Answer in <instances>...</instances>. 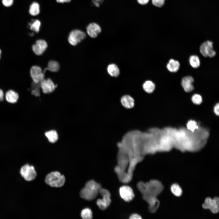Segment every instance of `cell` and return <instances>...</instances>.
Segmentation results:
<instances>
[{"label":"cell","mask_w":219,"mask_h":219,"mask_svg":"<svg viewBox=\"0 0 219 219\" xmlns=\"http://www.w3.org/2000/svg\"><path fill=\"white\" fill-rule=\"evenodd\" d=\"M137 187L143 194L144 198L156 197L163 189L162 186L160 182L154 180L146 183L139 182L137 184Z\"/></svg>","instance_id":"cell-1"},{"label":"cell","mask_w":219,"mask_h":219,"mask_svg":"<svg viewBox=\"0 0 219 219\" xmlns=\"http://www.w3.org/2000/svg\"><path fill=\"white\" fill-rule=\"evenodd\" d=\"M101 188L99 184L93 180H90L81 191L80 196L82 198L87 200H92L96 197Z\"/></svg>","instance_id":"cell-2"},{"label":"cell","mask_w":219,"mask_h":219,"mask_svg":"<svg viewBox=\"0 0 219 219\" xmlns=\"http://www.w3.org/2000/svg\"><path fill=\"white\" fill-rule=\"evenodd\" d=\"M20 173L22 177L27 181H31L34 180L37 175L34 167L28 164H26L21 167Z\"/></svg>","instance_id":"cell-3"},{"label":"cell","mask_w":219,"mask_h":219,"mask_svg":"<svg viewBox=\"0 0 219 219\" xmlns=\"http://www.w3.org/2000/svg\"><path fill=\"white\" fill-rule=\"evenodd\" d=\"M99 192L102 196L103 198L97 200L96 203L100 209L104 210L109 206L111 203L110 194L108 190L101 188L100 189Z\"/></svg>","instance_id":"cell-4"},{"label":"cell","mask_w":219,"mask_h":219,"mask_svg":"<svg viewBox=\"0 0 219 219\" xmlns=\"http://www.w3.org/2000/svg\"><path fill=\"white\" fill-rule=\"evenodd\" d=\"M86 36V35L83 31L75 29L70 32L68 37V41L70 44L75 46L84 40Z\"/></svg>","instance_id":"cell-5"},{"label":"cell","mask_w":219,"mask_h":219,"mask_svg":"<svg viewBox=\"0 0 219 219\" xmlns=\"http://www.w3.org/2000/svg\"><path fill=\"white\" fill-rule=\"evenodd\" d=\"M200 51L202 55L205 57L212 58L216 54L215 51L213 49V43L209 40L203 42L201 44Z\"/></svg>","instance_id":"cell-6"},{"label":"cell","mask_w":219,"mask_h":219,"mask_svg":"<svg viewBox=\"0 0 219 219\" xmlns=\"http://www.w3.org/2000/svg\"><path fill=\"white\" fill-rule=\"evenodd\" d=\"M30 75L33 82L38 84L44 79V75L41 68L38 66H32L30 70Z\"/></svg>","instance_id":"cell-7"},{"label":"cell","mask_w":219,"mask_h":219,"mask_svg":"<svg viewBox=\"0 0 219 219\" xmlns=\"http://www.w3.org/2000/svg\"><path fill=\"white\" fill-rule=\"evenodd\" d=\"M205 209H209L213 213H217L219 211V199L216 197L213 199L207 198L202 205Z\"/></svg>","instance_id":"cell-8"},{"label":"cell","mask_w":219,"mask_h":219,"mask_svg":"<svg viewBox=\"0 0 219 219\" xmlns=\"http://www.w3.org/2000/svg\"><path fill=\"white\" fill-rule=\"evenodd\" d=\"M119 193L121 197L126 202L132 200L134 195L132 188L127 186H123L119 189Z\"/></svg>","instance_id":"cell-9"},{"label":"cell","mask_w":219,"mask_h":219,"mask_svg":"<svg viewBox=\"0 0 219 219\" xmlns=\"http://www.w3.org/2000/svg\"><path fill=\"white\" fill-rule=\"evenodd\" d=\"M48 47L46 42L43 39L37 40L32 47V50L36 55L40 56L46 50Z\"/></svg>","instance_id":"cell-10"},{"label":"cell","mask_w":219,"mask_h":219,"mask_svg":"<svg viewBox=\"0 0 219 219\" xmlns=\"http://www.w3.org/2000/svg\"><path fill=\"white\" fill-rule=\"evenodd\" d=\"M40 88L44 94H49L53 92L56 88L52 80L49 78L44 79L40 83Z\"/></svg>","instance_id":"cell-11"},{"label":"cell","mask_w":219,"mask_h":219,"mask_svg":"<svg viewBox=\"0 0 219 219\" xmlns=\"http://www.w3.org/2000/svg\"><path fill=\"white\" fill-rule=\"evenodd\" d=\"M194 82V79L192 76H186L182 78L181 85L186 92H189L194 89V88L193 85Z\"/></svg>","instance_id":"cell-12"},{"label":"cell","mask_w":219,"mask_h":219,"mask_svg":"<svg viewBox=\"0 0 219 219\" xmlns=\"http://www.w3.org/2000/svg\"><path fill=\"white\" fill-rule=\"evenodd\" d=\"M86 31L90 37L95 38L101 32V29L98 24L95 23H92L87 26Z\"/></svg>","instance_id":"cell-13"},{"label":"cell","mask_w":219,"mask_h":219,"mask_svg":"<svg viewBox=\"0 0 219 219\" xmlns=\"http://www.w3.org/2000/svg\"><path fill=\"white\" fill-rule=\"evenodd\" d=\"M19 93L14 90L11 89L7 91L5 93V100L9 103H16L19 99Z\"/></svg>","instance_id":"cell-14"},{"label":"cell","mask_w":219,"mask_h":219,"mask_svg":"<svg viewBox=\"0 0 219 219\" xmlns=\"http://www.w3.org/2000/svg\"><path fill=\"white\" fill-rule=\"evenodd\" d=\"M122 105L125 108L131 109L134 107V99L129 95L123 96L121 99Z\"/></svg>","instance_id":"cell-15"},{"label":"cell","mask_w":219,"mask_h":219,"mask_svg":"<svg viewBox=\"0 0 219 219\" xmlns=\"http://www.w3.org/2000/svg\"><path fill=\"white\" fill-rule=\"evenodd\" d=\"M180 64L177 60L173 59H170L167 64L166 68L168 70L171 72L175 73L177 72L179 69Z\"/></svg>","instance_id":"cell-16"},{"label":"cell","mask_w":219,"mask_h":219,"mask_svg":"<svg viewBox=\"0 0 219 219\" xmlns=\"http://www.w3.org/2000/svg\"><path fill=\"white\" fill-rule=\"evenodd\" d=\"M149 204V209L152 212L155 211L158 206L159 202L156 197H150L144 199Z\"/></svg>","instance_id":"cell-17"},{"label":"cell","mask_w":219,"mask_h":219,"mask_svg":"<svg viewBox=\"0 0 219 219\" xmlns=\"http://www.w3.org/2000/svg\"><path fill=\"white\" fill-rule=\"evenodd\" d=\"M60 68L59 64L55 61L51 60L49 62L47 67L45 69L43 72L44 73L46 70H48L51 72H57L58 71Z\"/></svg>","instance_id":"cell-18"},{"label":"cell","mask_w":219,"mask_h":219,"mask_svg":"<svg viewBox=\"0 0 219 219\" xmlns=\"http://www.w3.org/2000/svg\"><path fill=\"white\" fill-rule=\"evenodd\" d=\"M108 73L112 76L117 77L120 74V70L118 66L114 64H109L107 67Z\"/></svg>","instance_id":"cell-19"},{"label":"cell","mask_w":219,"mask_h":219,"mask_svg":"<svg viewBox=\"0 0 219 219\" xmlns=\"http://www.w3.org/2000/svg\"><path fill=\"white\" fill-rule=\"evenodd\" d=\"M61 175L60 173L58 171L52 172L46 176L45 179V182L49 185L51 182L59 177Z\"/></svg>","instance_id":"cell-20"},{"label":"cell","mask_w":219,"mask_h":219,"mask_svg":"<svg viewBox=\"0 0 219 219\" xmlns=\"http://www.w3.org/2000/svg\"><path fill=\"white\" fill-rule=\"evenodd\" d=\"M45 135L48 138L49 141L51 143L56 142L58 139V135L56 131L51 130L46 132Z\"/></svg>","instance_id":"cell-21"},{"label":"cell","mask_w":219,"mask_h":219,"mask_svg":"<svg viewBox=\"0 0 219 219\" xmlns=\"http://www.w3.org/2000/svg\"><path fill=\"white\" fill-rule=\"evenodd\" d=\"M144 90L147 93H151L154 91L155 85V83L152 81L148 80L145 81L143 85Z\"/></svg>","instance_id":"cell-22"},{"label":"cell","mask_w":219,"mask_h":219,"mask_svg":"<svg viewBox=\"0 0 219 219\" xmlns=\"http://www.w3.org/2000/svg\"><path fill=\"white\" fill-rule=\"evenodd\" d=\"M65 181L64 176L63 175H61L59 177L51 182L49 185L52 187H61L64 185Z\"/></svg>","instance_id":"cell-23"},{"label":"cell","mask_w":219,"mask_h":219,"mask_svg":"<svg viewBox=\"0 0 219 219\" xmlns=\"http://www.w3.org/2000/svg\"><path fill=\"white\" fill-rule=\"evenodd\" d=\"M189 62L191 66L193 68H197L200 65V61L199 57L196 55H191L189 59Z\"/></svg>","instance_id":"cell-24"},{"label":"cell","mask_w":219,"mask_h":219,"mask_svg":"<svg viewBox=\"0 0 219 219\" xmlns=\"http://www.w3.org/2000/svg\"><path fill=\"white\" fill-rule=\"evenodd\" d=\"M40 12V5L36 2H33L30 5L29 9V13L33 16H36L38 15Z\"/></svg>","instance_id":"cell-25"},{"label":"cell","mask_w":219,"mask_h":219,"mask_svg":"<svg viewBox=\"0 0 219 219\" xmlns=\"http://www.w3.org/2000/svg\"><path fill=\"white\" fill-rule=\"evenodd\" d=\"M81 215L83 219H91L92 217V214L91 210L88 208L83 209L81 211Z\"/></svg>","instance_id":"cell-26"},{"label":"cell","mask_w":219,"mask_h":219,"mask_svg":"<svg viewBox=\"0 0 219 219\" xmlns=\"http://www.w3.org/2000/svg\"><path fill=\"white\" fill-rule=\"evenodd\" d=\"M171 189L172 193L176 196H179L182 194V190L179 186L177 184L172 185Z\"/></svg>","instance_id":"cell-27"},{"label":"cell","mask_w":219,"mask_h":219,"mask_svg":"<svg viewBox=\"0 0 219 219\" xmlns=\"http://www.w3.org/2000/svg\"><path fill=\"white\" fill-rule=\"evenodd\" d=\"M30 29L37 33L39 31L41 23L39 20L36 19L34 20L32 23H30Z\"/></svg>","instance_id":"cell-28"},{"label":"cell","mask_w":219,"mask_h":219,"mask_svg":"<svg viewBox=\"0 0 219 219\" xmlns=\"http://www.w3.org/2000/svg\"><path fill=\"white\" fill-rule=\"evenodd\" d=\"M187 127L188 129L191 131L193 132L196 129L198 128L197 123L195 121L190 120L188 122Z\"/></svg>","instance_id":"cell-29"},{"label":"cell","mask_w":219,"mask_h":219,"mask_svg":"<svg viewBox=\"0 0 219 219\" xmlns=\"http://www.w3.org/2000/svg\"><path fill=\"white\" fill-rule=\"evenodd\" d=\"M191 99L194 103L197 105L200 104L202 101L201 96L197 94H194L192 97Z\"/></svg>","instance_id":"cell-30"},{"label":"cell","mask_w":219,"mask_h":219,"mask_svg":"<svg viewBox=\"0 0 219 219\" xmlns=\"http://www.w3.org/2000/svg\"><path fill=\"white\" fill-rule=\"evenodd\" d=\"M152 4L155 6L161 7L164 5L165 0H151Z\"/></svg>","instance_id":"cell-31"},{"label":"cell","mask_w":219,"mask_h":219,"mask_svg":"<svg viewBox=\"0 0 219 219\" xmlns=\"http://www.w3.org/2000/svg\"><path fill=\"white\" fill-rule=\"evenodd\" d=\"M3 4L6 7H10L13 4V0H2Z\"/></svg>","instance_id":"cell-32"},{"label":"cell","mask_w":219,"mask_h":219,"mask_svg":"<svg viewBox=\"0 0 219 219\" xmlns=\"http://www.w3.org/2000/svg\"><path fill=\"white\" fill-rule=\"evenodd\" d=\"M129 218L131 219H141L142 218L139 215L137 214H134L130 216Z\"/></svg>","instance_id":"cell-33"},{"label":"cell","mask_w":219,"mask_h":219,"mask_svg":"<svg viewBox=\"0 0 219 219\" xmlns=\"http://www.w3.org/2000/svg\"><path fill=\"white\" fill-rule=\"evenodd\" d=\"M5 93L3 90L0 89V102L3 101L4 99Z\"/></svg>","instance_id":"cell-34"},{"label":"cell","mask_w":219,"mask_h":219,"mask_svg":"<svg viewBox=\"0 0 219 219\" xmlns=\"http://www.w3.org/2000/svg\"><path fill=\"white\" fill-rule=\"evenodd\" d=\"M149 0H137L138 3L142 5H146L148 3Z\"/></svg>","instance_id":"cell-35"},{"label":"cell","mask_w":219,"mask_h":219,"mask_svg":"<svg viewBox=\"0 0 219 219\" xmlns=\"http://www.w3.org/2000/svg\"><path fill=\"white\" fill-rule=\"evenodd\" d=\"M219 105L218 103L217 104L214 106V111L216 114L218 116L219 115Z\"/></svg>","instance_id":"cell-36"},{"label":"cell","mask_w":219,"mask_h":219,"mask_svg":"<svg viewBox=\"0 0 219 219\" xmlns=\"http://www.w3.org/2000/svg\"><path fill=\"white\" fill-rule=\"evenodd\" d=\"M71 0H56V1L58 3H64L65 2H71Z\"/></svg>","instance_id":"cell-37"},{"label":"cell","mask_w":219,"mask_h":219,"mask_svg":"<svg viewBox=\"0 0 219 219\" xmlns=\"http://www.w3.org/2000/svg\"><path fill=\"white\" fill-rule=\"evenodd\" d=\"M101 1H97L93 0L92 2L97 7H99L100 6V2Z\"/></svg>","instance_id":"cell-38"},{"label":"cell","mask_w":219,"mask_h":219,"mask_svg":"<svg viewBox=\"0 0 219 219\" xmlns=\"http://www.w3.org/2000/svg\"><path fill=\"white\" fill-rule=\"evenodd\" d=\"M1 54H2V51L0 49V59L1 58Z\"/></svg>","instance_id":"cell-39"},{"label":"cell","mask_w":219,"mask_h":219,"mask_svg":"<svg viewBox=\"0 0 219 219\" xmlns=\"http://www.w3.org/2000/svg\"><path fill=\"white\" fill-rule=\"evenodd\" d=\"M93 0L97 1H102V0Z\"/></svg>","instance_id":"cell-40"}]
</instances>
